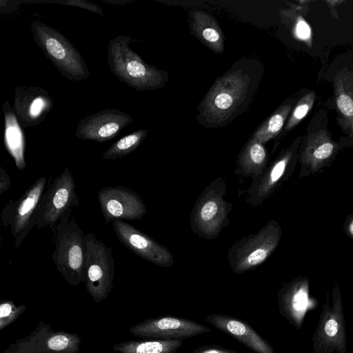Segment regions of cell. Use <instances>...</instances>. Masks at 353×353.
<instances>
[{"label": "cell", "mask_w": 353, "mask_h": 353, "mask_svg": "<svg viewBox=\"0 0 353 353\" xmlns=\"http://www.w3.org/2000/svg\"><path fill=\"white\" fill-rule=\"evenodd\" d=\"M339 150V144L332 141L325 132L310 134L299 152V178L321 173L332 163Z\"/></svg>", "instance_id": "d6986e66"}, {"label": "cell", "mask_w": 353, "mask_h": 353, "mask_svg": "<svg viewBox=\"0 0 353 353\" xmlns=\"http://www.w3.org/2000/svg\"><path fill=\"white\" fill-rule=\"evenodd\" d=\"M295 34L297 37L303 40L310 38L311 30L308 24L304 20H299L295 26Z\"/></svg>", "instance_id": "1f68e13d"}, {"label": "cell", "mask_w": 353, "mask_h": 353, "mask_svg": "<svg viewBox=\"0 0 353 353\" xmlns=\"http://www.w3.org/2000/svg\"><path fill=\"white\" fill-rule=\"evenodd\" d=\"M193 353H240L238 351L216 345H208L194 350Z\"/></svg>", "instance_id": "4dcf8cb0"}, {"label": "cell", "mask_w": 353, "mask_h": 353, "mask_svg": "<svg viewBox=\"0 0 353 353\" xmlns=\"http://www.w3.org/2000/svg\"><path fill=\"white\" fill-rule=\"evenodd\" d=\"M132 121L128 113L118 109H105L81 119L75 134L82 140L103 143L116 137Z\"/></svg>", "instance_id": "e0dca14e"}, {"label": "cell", "mask_w": 353, "mask_h": 353, "mask_svg": "<svg viewBox=\"0 0 353 353\" xmlns=\"http://www.w3.org/2000/svg\"><path fill=\"white\" fill-rule=\"evenodd\" d=\"M281 236L280 223L271 219L256 233L234 242L227 253L233 272L241 274L263 264L277 248Z\"/></svg>", "instance_id": "8992f818"}, {"label": "cell", "mask_w": 353, "mask_h": 353, "mask_svg": "<svg viewBox=\"0 0 353 353\" xmlns=\"http://www.w3.org/2000/svg\"><path fill=\"white\" fill-rule=\"evenodd\" d=\"M269 162L270 155L265 145L250 138L239 154L234 173L253 179L266 169Z\"/></svg>", "instance_id": "7402d4cb"}, {"label": "cell", "mask_w": 353, "mask_h": 353, "mask_svg": "<svg viewBox=\"0 0 353 353\" xmlns=\"http://www.w3.org/2000/svg\"><path fill=\"white\" fill-rule=\"evenodd\" d=\"M314 96L313 92L309 93L299 101L287 122L283 134L294 128L307 115L314 103Z\"/></svg>", "instance_id": "83f0119b"}, {"label": "cell", "mask_w": 353, "mask_h": 353, "mask_svg": "<svg viewBox=\"0 0 353 353\" xmlns=\"http://www.w3.org/2000/svg\"><path fill=\"white\" fill-rule=\"evenodd\" d=\"M27 305H16L11 300L2 299L0 302V331L16 321L25 312Z\"/></svg>", "instance_id": "4316f807"}, {"label": "cell", "mask_w": 353, "mask_h": 353, "mask_svg": "<svg viewBox=\"0 0 353 353\" xmlns=\"http://www.w3.org/2000/svg\"><path fill=\"white\" fill-rule=\"evenodd\" d=\"M291 109L290 103L281 105L259 126L250 138L265 145L277 137L281 132Z\"/></svg>", "instance_id": "d4e9b609"}, {"label": "cell", "mask_w": 353, "mask_h": 353, "mask_svg": "<svg viewBox=\"0 0 353 353\" xmlns=\"http://www.w3.org/2000/svg\"><path fill=\"white\" fill-rule=\"evenodd\" d=\"M53 2L57 3L68 4L69 6H77L79 8L88 9L92 12H94L99 14L103 16L101 8H99V6H97V5L93 4L92 3L89 2V1H81V0H68L65 2L57 1H54Z\"/></svg>", "instance_id": "f546056e"}, {"label": "cell", "mask_w": 353, "mask_h": 353, "mask_svg": "<svg viewBox=\"0 0 353 353\" xmlns=\"http://www.w3.org/2000/svg\"><path fill=\"white\" fill-rule=\"evenodd\" d=\"M183 342V339L132 340L114 344L112 350L117 353H175Z\"/></svg>", "instance_id": "cb8c5ba5"}, {"label": "cell", "mask_w": 353, "mask_h": 353, "mask_svg": "<svg viewBox=\"0 0 353 353\" xmlns=\"http://www.w3.org/2000/svg\"><path fill=\"white\" fill-rule=\"evenodd\" d=\"M30 28L37 46L63 77L75 82L89 77L85 59L63 34L37 20L32 21Z\"/></svg>", "instance_id": "5b68a950"}, {"label": "cell", "mask_w": 353, "mask_h": 353, "mask_svg": "<svg viewBox=\"0 0 353 353\" xmlns=\"http://www.w3.org/2000/svg\"><path fill=\"white\" fill-rule=\"evenodd\" d=\"M52 232L54 250L52 259L65 281L77 286L83 279L85 234L71 212L57 222Z\"/></svg>", "instance_id": "277c9868"}, {"label": "cell", "mask_w": 353, "mask_h": 353, "mask_svg": "<svg viewBox=\"0 0 353 353\" xmlns=\"http://www.w3.org/2000/svg\"><path fill=\"white\" fill-rule=\"evenodd\" d=\"M4 114V144L19 170L26 167L24 158L25 137L21 125L8 101L2 105Z\"/></svg>", "instance_id": "603a6c76"}, {"label": "cell", "mask_w": 353, "mask_h": 353, "mask_svg": "<svg viewBox=\"0 0 353 353\" xmlns=\"http://www.w3.org/2000/svg\"><path fill=\"white\" fill-rule=\"evenodd\" d=\"M74 177L65 168L46 188L37 211V228L50 226L54 230L57 222L72 208L79 206Z\"/></svg>", "instance_id": "30bf717a"}, {"label": "cell", "mask_w": 353, "mask_h": 353, "mask_svg": "<svg viewBox=\"0 0 353 353\" xmlns=\"http://www.w3.org/2000/svg\"><path fill=\"white\" fill-rule=\"evenodd\" d=\"M189 24L192 33L200 42L216 54L223 52L224 34L212 14L198 9L191 10Z\"/></svg>", "instance_id": "44dd1931"}, {"label": "cell", "mask_w": 353, "mask_h": 353, "mask_svg": "<svg viewBox=\"0 0 353 353\" xmlns=\"http://www.w3.org/2000/svg\"><path fill=\"white\" fill-rule=\"evenodd\" d=\"M134 336L157 340L185 339L210 332L209 327L191 320L164 316L147 319L130 327Z\"/></svg>", "instance_id": "5bb4252c"}, {"label": "cell", "mask_w": 353, "mask_h": 353, "mask_svg": "<svg viewBox=\"0 0 353 353\" xmlns=\"http://www.w3.org/2000/svg\"><path fill=\"white\" fill-rule=\"evenodd\" d=\"M111 223L119 241L138 256L163 268L174 265L173 255L163 245L123 221Z\"/></svg>", "instance_id": "9a60e30c"}, {"label": "cell", "mask_w": 353, "mask_h": 353, "mask_svg": "<svg viewBox=\"0 0 353 353\" xmlns=\"http://www.w3.org/2000/svg\"><path fill=\"white\" fill-rule=\"evenodd\" d=\"M299 140L281 151L259 176L252 179L245 202L251 207L261 205L293 174L299 161Z\"/></svg>", "instance_id": "9c48e42d"}, {"label": "cell", "mask_w": 353, "mask_h": 353, "mask_svg": "<svg viewBox=\"0 0 353 353\" xmlns=\"http://www.w3.org/2000/svg\"><path fill=\"white\" fill-rule=\"evenodd\" d=\"M81 338L77 333L54 330L41 321L26 336L11 343L2 353H79Z\"/></svg>", "instance_id": "7c38bea8"}, {"label": "cell", "mask_w": 353, "mask_h": 353, "mask_svg": "<svg viewBox=\"0 0 353 353\" xmlns=\"http://www.w3.org/2000/svg\"><path fill=\"white\" fill-rule=\"evenodd\" d=\"M54 105L48 92L32 85H20L14 91L12 110L23 128L35 127L44 121Z\"/></svg>", "instance_id": "ac0fdd59"}, {"label": "cell", "mask_w": 353, "mask_h": 353, "mask_svg": "<svg viewBox=\"0 0 353 353\" xmlns=\"http://www.w3.org/2000/svg\"><path fill=\"white\" fill-rule=\"evenodd\" d=\"M46 184V176L40 177L17 200H10L2 210V223L5 228L10 226L17 249L37 224V211Z\"/></svg>", "instance_id": "8fae6325"}, {"label": "cell", "mask_w": 353, "mask_h": 353, "mask_svg": "<svg viewBox=\"0 0 353 353\" xmlns=\"http://www.w3.org/2000/svg\"><path fill=\"white\" fill-rule=\"evenodd\" d=\"M11 186V179L7 172L2 168H0V195L9 190Z\"/></svg>", "instance_id": "d6a6232c"}, {"label": "cell", "mask_w": 353, "mask_h": 353, "mask_svg": "<svg viewBox=\"0 0 353 353\" xmlns=\"http://www.w3.org/2000/svg\"><path fill=\"white\" fill-rule=\"evenodd\" d=\"M205 321L254 353H275L270 343L242 319L225 314H211L207 316Z\"/></svg>", "instance_id": "ffe728a7"}, {"label": "cell", "mask_w": 353, "mask_h": 353, "mask_svg": "<svg viewBox=\"0 0 353 353\" xmlns=\"http://www.w3.org/2000/svg\"><path fill=\"white\" fill-rule=\"evenodd\" d=\"M226 194L225 180L221 176L214 179L203 190L190 214V228L195 235L213 240L229 225L233 203L225 199Z\"/></svg>", "instance_id": "3957f363"}, {"label": "cell", "mask_w": 353, "mask_h": 353, "mask_svg": "<svg viewBox=\"0 0 353 353\" xmlns=\"http://www.w3.org/2000/svg\"><path fill=\"white\" fill-rule=\"evenodd\" d=\"M312 353H347V335L342 296L334 282L328 292L312 336Z\"/></svg>", "instance_id": "52a82bcc"}, {"label": "cell", "mask_w": 353, "mask_h": 353, "mask_svg": "<svg viewBox=\"0 0 353 353\" xmlns=\"http://www.w3.org/2000/svg\"><path fill=\"white\" fill-rule=\"evenodd\" d=\"M148 130H136L119 139L103 153V160H114L122 158L134 152L145 139Z\"/></svg>", "instance_id": "484cf974"}, {"label": "cell", "mask_w": 353, "mask_h": 353, "mask_svg": "<svg viewBox=\"0 0 353 353\" xmlns=\"http://www.w3.org/2000/svg\"><path fill=\"white\" fill-rule=\"evenodd\" d=\"M343 228L345 234L353 240V212L346 217Z\"/></svg>", "instance_id": "836d02e7"}, {"label": "cell", "mask_w": 353, "mask_h": 353, "mask_svg": "<svg viewBox=\"0 0 353 353\" xmlns=\"http://www.w3.org/2000/svg\"><path fill=\"white\" fill-rule=\"evenodd\" d=\"M114 272L112 249L94 234L87 233L83 283L97 303L106 299L111 292Z\"/></svg>", "instance_id": "ba28073f"}, {"label": "cell", "mask_w": 353, "mask_h": 353, "mask_svg": "<svg viewBox=\"0 0 353 353\" xmlns=\"http://www.w3.org/2000/svg\"><path fill=\"white\" fill-rule=\"evenodd\" d=\"M264 72L257 59L236 61L219 77L197 106L196 120L204 128L228 125L250 105Z\"/></svg>", "instance_id": "6da1fadb"}, {"label": "cell", "mask_w": 353, "mask_h": 353, "mask_svg": "<svg viewBox=\"0 0 353 353\" xmlns=\"http://www.w3.org/2000/svg\"><path fill=\"white\" fill-rule=\"evenodd\" d=\"M336 104L343 114L348 117L353 116V100L350 96L340 94L336 99Z\"/></svg>", "instance_id": "f1b7e54d"}, {"label": "cell", "mask_w": 353, "mask_h": 353, "mask_svg": "<svg viewBox=\"0 0 353 353\" xmlns=\"http://www.w3.org/2000/svg\"><path fill=\"white\" fill-rule=\"evenodd\" d=\"M131 37L118 35L109 41L107 59L109 68L121 82L137 90L162 88L168 72L148 64L130 47Z\"/></svg>", "instance_id": "7a4b0ae2"}, {"label": "cell", "mask_w": 353, "mask_h": 353, "mask_svg": "<svg viewBox=\"0 0 353 353\" xmlns=\"http://www.w3.org/2000/svg\"><path fill=\"white\" fill-rule=\"evenodd\" d=\"M280 314L295 328L301 330L306 313L316 302L310 296V282L305 276H299L284 284L277 293Z\"/></svg>", "instance_id": "2e32d148"}, {"label": "cell", "mask_w": 353, "mask_h": 353, "mask_svg": "<svg viewBox=\"0 0 353 353\" xmlns=\"http://www.w3.org/2000/svg\"><path fill=\"white\" fill-rule=\"evenodd\" d=\"M97 197L105 224L114 221L139 220L147 212L139 195L122 185L103 188Z\"/></svg>", "instance_id": "4fadbf2b"}]
</instances>
